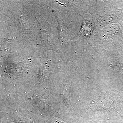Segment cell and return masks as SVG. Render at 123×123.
Returning <instances> with one entry per match:
<instances>
[{
    "mask_svg": "<svg viewBox=\"0 0 123 123\" xmlns=\"http://www.w3.org/2000/svg\"><path fill=\"white\" fill-rule=\"evenodd\" d=\"M55 123H66L62 122L61 121H56L55 122Z\"/></svg>",
    "mask_w": 123,
    "mask_h": 123,
    "instance_id": "2",
    "label": "cell"
},
{
    "mask_svg": "<svg viewBox=\"0 0 123 123\" xmlns=\"http://www.w3.org/2000/svg\"><path fill=\"white\" fill-rule=\"evenodd\" d=\"M83 23L78 35L86 37L91 35L93 31V24L89 20H86L83 18Z\"/></svg>",
    "mask_w": 123,
    "mask_h": 123,
    "instance_id": "1",
    "label": "cell"
}]
</instances>
